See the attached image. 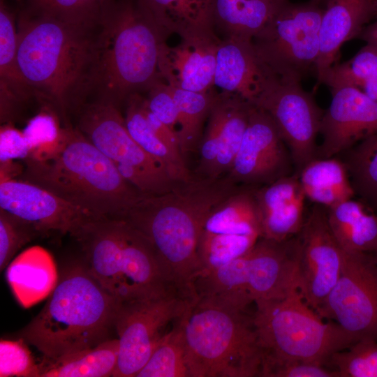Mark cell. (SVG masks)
Here are the masks:
<instances>
[{
	"label": "cell",
	"mask_w": 377,
	"mask_h": 377,
	"mask_svg": "<svg viewBox=\"0 0 377 377\" xmlns=\"http://www.w3.org/2000/svg\"><path fill=\"white\" fill-rule=\"evenodd\" d=\"M239 188L226 176L193 175L168 192L141 194L120 219L147 239L175 287L195 299V283L202 272L198 249L205 221L219 202Z\"/></svg>",
	"instance_id": "1"
},
{
	"label": "cell",
	"mask_w": 377,
	"mask_h": 377,
	"mask_svg": "<svg viewBox=\"0 0 377 377\" xmlns=\"http://www.w3.org/2000/svg\"><path fill=\"white\" fill-rule=\"evenodd\" d=\"M94 27L30 10L17 27V62L31 91L66 118L91 87Z\"/></svg>",
	"instance_id": "2"
},
{
	"label": "cell",
	"mask_w": 377,
	"mask_h": 377,
	"mask_svg": "<svg viewBox=\"0 0 377 377\" xmlns=\"http://www.w3.org/2000/svg\"><path fill=\"white\" fill-rule=\"evenodd\" d=\"M97 27L91 87L99 98L119 107L161 80L165 34L142 0H109Z\"/></svg>",
	"instance_id": "3"
},
{
	"label": "cell",
	"mask_w": 377,
	"mask_h": 377,
	"mask_svg": "<svg viewBox=\"0 0 377 377\" xmlns=\"http://www.w3.org/2000/svg\"><path fill=\"white\" fill-rule=\"evenodd\" d=\"M119 305L83 262L76 263L62 273L20 336L49 359L93 348L110 339Z\"/></svg>",
	"instance_id": "4"
},
{
	"label": "cell",
	"mask_w": 377,
	"mask_h": 377,
	"mask_svg": "<svg viewBox=\"0 0 377 377\" xmlns=\"http://www.w3.org/2000/svg\"><path fill=\"white\" fill-rule=\"evenodd\" d=\"M24 163L21 179L97 216L121 218L142 194L77 128L67 126L65 143L54 156Z\"/></svg>",
	"instance_id": "5"
},
{
	"label": "cell",
	"mask_w": 377,
	"mask_h": 377,
	"mask_svg": "<svg viewBox=\"0 0 377 377\" xmlns=\"http://www.w3.org/2000/svg\"><path fill=\"white\" fill-rule=\"evenodd\" d=\"M73 237L89 273L119 303L180 292L150 242L124 219L96 217Z\"/></svg>",
	"instance_id": "6"
},
{
	"label": "cell",
	"mask_w": 377,
	"mask_h": 377,
	"mask_svg": "<svg viewBox=\"0 0 377 377\" xmlns=\"http://www.w3.org/2000/svg\"><path fill=\"white\" fill-rule=\"evenodd\" d=\"M180 320L189 377L260 376L263 352L248 309L198 295Z\"/></svg>",
	"instance_id": "7"
},
{
	"label": "cell",
	"mask_w": 377,
	"mask_h": 377,
	"mask_svg": "<svg viewBox=\"0 0 377 377\" xmlns=\"http://www.w3.org/2000/svg\"><path fill=\"white\" fill-rule=\"evenodd\" d=\"M254 304L253 322L263 355L327 366L334 353L356 342L337 323L324 322L298 288L285 297Z\"/></svg>",
	"instance_id": "8"
},
{
	"label": "cell",
	"mask_w": 377,
	"mask_h": 377,
	"mask_svg": "<svg viewBox=\"0 0 377 377\" xmlns=\"http://www.w3.org/2000/svg\"><path fill=\"white\" fill-rule=\"evenodd\" d=\"M320 3L283 0L252 40L261 60L281 80L301 82L311 73L316 74L324 10Z\"/></svg>",
	"instance_id": "9"
},
{
	"label": "cell",
	"mask_w": 377,
	"mask_h": 377,
	"mask_svg": "<svg viewBox=\"0 0 377 377\" xmlns=\"http://www.w3.org/2000/svg\"><path fill=\"white\" fill-rule=\"evenodd\" d=\"M77 129L145 195L168 192L179 183L130 134L119 107L98 98L81 110Z\"/></svg>",
	"instance_id": "10"
},
{
	"label": "cell",
	"mask_w": 377,
	"mask_h": 377,
	"mask_svg": "<svg viewBox=\"0 0 377 377\" xmlns=\"http://www.w3.org/2000/svg\"><path fill=\"white\" fill-rule=\"evenodd\" d=\"M195 300L171 291L120 304L114 323L119 355L112 376L136 377L168 332V325L180 318Z\"/></svg>",
	"instance_id": "11"
},
{
	"label": "cell",
	"mask_w": 377,
	"mask_h": 377,
	"mask_svg": "<svg viewBox=\"0 0 377 377\" xmlns=\"http://www.w3.org/2000/svg\"><path fill=\"white\" fill-rule=\"evenodd\" d=\"M316 313L322 318L334 320L356 341H377L375 256L346 252L339 280Z\"/></svg>",
	"instance_id": "12"
},
{
	"label": "cell",
	"mask_w": 377,
	"mask_h": 377,
	"mask_svg": "<svg viewBox=\"0 0 377 377\" xmlns=\"http://www.w3.org/2000/svg\"><path fill=\"white\" fill-rule=\"evenodd\" d=\"M265 110L287 145L298 173L316 158L323 110L301 82L280 80L255 105Z\"/></svg>",
	"instance_id": "13"
},
{
	"label": "cell",
	"mask_w": 377,
	"mask_h": 377,
	"mask_svg": "<svg viewBox=\"0 0 377 377\" xmlns=\"http://www.w3.org/2000/svg\"><path fill=\"white\" fill-rule=\"evenodd\" d=\"M299 235L282 242L260 237L232 262L239 289L253 303L285 297L298 288Z\"/></svg>",
	"instance_id": "14"
},
{
	"label": "cell",
	"mask_w": 377,
	"mask_h": 377,
	"mask_svg": "<svg viewBox=\"0 0 377 377\" xmlns=\"http://www.w3.org/2000/svg\"><path fill=\"white\" fill-rule=\"evenodd\" d=\"M298 289L316 312L341 275L346 252L334 237L325 207H313L299 233Z\"/></svg>",
	"instance_id": "15"
},
{
	"label": "cell",
	"mask_w": 377,
	"mask_h": 377,
	"mask_svg": "<svg viewBox=\"0 0 377 377\" xmlns=\"http://www.w3.org/2000/svg\"><path fill=\"white\" fill-rule=\"evenodd\" d=\"M293 168L290 152L273 120L252 105L240 147L225 176L239 186L258 188L292 175Z\"/></svg>",
	"instance_id": "16"
},
{
	"label": "cell",
	"mask_w": 377,
	"mask_h": 377,
	"mask_svg": "<svg viewBox=\"0 0 377 377\" xmlns=\"http://www.w3.org/2000/svg\"><path fill=\"white\" fill-rule=\"evenodd\" d=\"M0 209L29 223L40 235L58 232L74 237L84 225L100 217L21 178L0 180Z\"/></svg>",
	"instance_id": "17"
},
{
	"label": "cell",
	"mask_w": 377,
	"mask_h": 377,
	"mask_svg": "<svg viewBox=\"0 0 377 377\" xmlns=\"http://www.w3.org/2000/svg\"><path fill=\"white\" fill-rule=\"evenodd\" d=\"M215 31L212 23L200 25L179 33L181 40L175 47L163 43L159 68L165 82L195 92L212 91L222 40Z\"/></svg>",
	"instance_id": "18"
},
{
	"label": "cell",
	"mask_w": 377,
	"mask_h": 377,
	"mask_svg": "<svg viewBox=\"0 0 377 377\" xmlns=\"http://www.w3.org/2000/svg\"><path fill=\"white\" fill-rule=\"evenodd\" d=\"M252 105L237 96L217 94L199 146L194 176L215 179L229 172L247 127Z\"/></svg>",
	"instance_id": "19"
},
{
	"label": "cell",
	"mask_w": 377,
	"mask_h": 377,
	"mask_svg": "<svg viewBox=\"0 0 377 377\" xmlns=\"http://www.w3.org/2000/svg\"><path fill=\"white\" fill-rule=\"evenodd\" d=\"M330 89L332 101L321 121L323 141L316 158L334 157L377 133V101L352 86Z\"/></svg>",
	"instance_id": "20"
},
{
	"label": "cell",
	"mask_w": 377,
	"mask_h": 377,
	"mask_svg": "<svg viewBox=\"0 0 377 377\" xmlns=\"http://www.w3.org/2000/svg\"><path fill=\"white\" fill-rule=\"evenodd\" d=\"M281 80L258 56L252 40L223 38L217 52L214 87L255 105Z\"/></svg>",
	"instance_id": "21"
},
{
	"label": "cell",
	"mask_w": 377,
	"mask_h": 377,
	"mask_svg": "<svg viewBox=\"0 0 377 377\" xmlns=\"http://www.w3.org/2000/svg\"><path fill=\"white\" fill-rule=\"evenodd\" d=\"M261 237L282 242L299 235L304 223L306 199L297 173L254 188Z\"/></svg>",
	"instance_id": "22"
},
{
	"label": "cell",
	"mask_w": 377,
	"mask_h": 377,
	"mask_svg": "<svg viewBox=\"0 0 377 377\" xmlns=\"http://www.w3.org/2000/svg\"><path fill=\"white\" fill-rule=\"evenodd\" d=\"M377 15V0H327L320 28V54L316 70L319 83L337 64L342 45L359 38Z\"/></svg>",
	"instance_id": "23"
},
{
	"label": "cell",
	"mask_w": 377,
	"mask_h": 377,
	"mask_svg": "<svg viewBox=\"0 0 377 377\" xmlns=\"http://www.w3.org/2000/svg\"><path fill=\"white\" fill-rule=\"evenodd\" d=\"M6 279L19 303L28 308L49 296L58 274L51 255L43 248H28L9 264Z\"/></svg>",
	"instance_id": "24"
},
{
	"label": "cell",
	"mask_w": 377,
	"mask_h": 377,
	"mask_svg": "<svg viewBox=\"0 0 377 377\" xmlns=\"http://www.w3.org/2000/svg\"><path fill=\"white\" fill-rule=\"evenodd\" d=\"M326 209L330 228L344 251L377 254V215L369 206L352 198Z\"/></svg>",
	"instance_id": "25"
},
{
	"label": "cell",
	"mask_w": 377,
	"mask_h": 377,
	"mask_svg": "<svg viewBox=\"0 0 377 377\" xmlns=\"http://www.w3.org/2000/svg\"><path fill=\"white\" fill-rule=\"evenodd\" d=\"M297 174L306 198L326 209L355 194L345 163L334 156L316 158Z\"/></svg>",
	"instance_id": "26"
},
{
	"label": "cell",
	"mask_w": 377,
	"mask_h": 377,
	"mask_svg": "<svg viewBox=\"0 0 377 377\" xmlns=\"http://www.w3.org/2000/svg\"><path fill=\"white\" fill-rule=\"evenodd\" d=\"M283 0H214V27L224 38L253 40Z\"/></svg>",
	"instance_id": "27"
},
{
	"label": "cell",
	"mask_w": 377,
	"mask_h": 377,
	"mask_svg": "<svg viewBox=\"0 0 377 377\" xmlns=\"http://www.w3.org/2000/svg\"><path fill=\"white\" fill-rule=\"evenodd\" d=\"M17 29L12 15L3 3L0 8L1 120L8 122L16 106L31 89L22 77L17 62Z\"/></svg>",
	"instance_id": "28"
},
{
	"label": "cell",
	"mask_w": 377,
	"mask_h": 377,
	"mask_svg": "<svg viewBox=\"0 0 377 377\" xmlns=\"http://www.w3.org/2000/svg\"><path fill=\"white\" fill-rule=\"evenodd\" d=\"M119 355L118 339H109L95 347L46 358L40 364V377H108L115 371Z\"/></svg>",
	"instance_id": "29"
},
{
	"label": "cell",
	"mask_w": 377,
	"mask_h": 377,
	"mask_svg": "<svg viewBox=\"0 0 377 377\" xmlns=\"http://www.w3.org/2000/svg\"><path fill=\"white\" fill-rule=\"evenodd\" d=\"M127 102L124 117L127 128L139 145L167 171L170 177L178 182L192 179L186 160L172 153L154 133L149 124L145 111V98L135 94Z\"/></svg>",
	"instance_id": "30"
},
{
	"label": "cell",
	"mask_w": 377,
	"mask_h": 377,
	"mask_svg": "<svg viewBox=\"0 0 377 377\" xmlns=\"http://www.w3.org/2000/svg\"><path fill=\"white\" fill-rule=\"evenodd\" d=\"M178 109L177 135L184 158L198 152L202 138V128L207 120L217 94L195 92L172 87Z\"/></svg>",
	"instance_id": "31"
},
{
	"label": "cell",
	"mask_w": 377,
	"mask_h": 377,
	"mask_svg": "<svg viewBox=\"0 0 377 377\" xmlns=\"http://www.w3.org/2000/svg\"><path fill=\"white\" fill-rule=\"evenodd\" d=\"M319 83L330 89L352 86L377 101V44L366 43L349 60L329 68Z\"/></svg>",
	"instance_id": "32"
},
{
	"label": "cell",
	"mask_w": 377,
	"mask_h": 377,
	"mask_svg": "<svg viewBox=\"0 0 377 377\" xmlns=\"http://www.w3.org/2000/svg\"><path fill=\"white\" fill-rule=\"evenodd\" d=\"M165 35L212 23L214 0H142ZM214 25V24H213Z\"/></svg>",
	"instance_id": "33"
},
{
	"label": "cell",
	"mask_w": 377,
	"mask_h": 377,
	"mask_svg": "<svg viewBox=\"0 0 377 377\" xmlns=\"http://www.w3.org/2000/svg\"><path fill=\"white\" fill-rule=\"evenodd\" d=\"M181 318L163 336L136 377H189Z\"/></svg>",
	"instance_id": "34"
},
{
	"label": "cell",
	"mask_w": 377,
	"mask_h": 377,
	"mask_svg": "<svg viewBox=\"0 0 377 377\" xmlns=\"http://www.w3.org/2000/svg\"><path fill=\"white\" fill-rule=\"evenodd\" d=\"M347 151L343 162L355 194L377 204V133Z\"/></svg>",
	"instance_id": "35"
},
{
	"label": "cell",
	"mask_w": 377,
	"mask_h": 377,
	"mask_svg": "<svg viewBox=\"0 0 377 377\" xmlns=\"http://www.w3.org/2000/svg\"><path fill=\"white\" fill-rule=\"evenodd\" d=\"M22 131L31 147L29 158L36 161L54 156L63 147L67 136V126L61 128L57 114L49 110L33 117Z\"/></svg>",
	"instance_id": "36"
},
{
	"label": "cell",
	"mask_w": 377,
	"mask_h": 377,
	"mask_svg": "<svg viewBox=\"0 0 377 377\" xmlns=\"http://www.w3.org/2000/svg\"><path fill=\"white\" fill-rule=\"evenodd\" d=\"M327 366L339 377H377V341H357L334 353Z\"/></svg>",
	"instance_id": "37"
},
{
	"label": "cell",
	"mask_w": 377,
	"mask_h": 377,
	"mask_svg": "<svg viewBox=\"0 0 377 377\" xmlns=\"http://www.w3.org/2000/svg\"><path fill=\"white\" fill-rule=\"evenodd\" d=\"M31 10L94 27L109 0H29Z\"/></svg>",
	"instance_id": "38"
},
{
	"label": "cell",
	"mask_w": 377,
	"mask_h": 377,
	"mask_svg": "<svg viewBox=\"0 0 377 377\" xmlns=\"http://www.w3.org/2000/svg\"><path fill=\"white\" fill-rule=\"evenodd\" d=\"M40 235L31 225L0 209L1 271L21 247Z\"/></svg>",
	"instance_id": "39"
},
{
	"label": "cell",
	"mask_w": 377,
	"mask_h": 377,
	"mask_svg": "<svg viewBox=\"0 0 377 377\" xmlns=\"http://www.w3.org/2000/svg\"><path fill=\"white\" fill-rule=\"evenodd\" d=\"M40 364L35 362L23 339L17 341L1 340V377H40Z\"/></svg>",
	"instance_id": "40"
},
{
	"label": "cell",
	"mask_w": 377,
	"mask_h": 377,
	"mask_svg": "<svg viewBox=\"0 0 377 377\" xmlns=\"http://www.w3.org/2000/svg\"><path fill=\"white\" fill-rule=\"evenodd\" d=\"M263 377H339L326 365L300 360L262 356Z\"/></svg>",
	"instance_id": "41"
},
{
	"label": "cell",
	"mask_w": 377,
	"mask_h": 377,
	"mask_svg": "<svg viewBox=\"0 0 377 377\" xmlns=\"http://www.w3.org/2000/svg\"><path fill=\"white\" fill-rule=\"evenodd\" d=\"M148 90L149 95L145 98L147 108L162 122L177 133L178 109L172 86L159 80Z\"/></svg>",
	"instance_id": "42"
},
{
	"label": "cell",
	"mask_w": 377,
	"mask_h": 377,
	"mask_svg": "<svg viewBox=\"0 0 377 377\" xmlns=\"http://www.w3.org/2000/svg\"><path fill=\"white\" fill-rule=\"evenodd\" d=\"M31 156V147L23 133L11 123L1 126L0 163H8L16 159L26 160Z\"/></svg>",
	"instance_id": "43"
},
{
	"label": "cell",
	"mask_w": 377,
	"mask_h": 377,
	"mask_svg": "<svg viewBox=\"0 0 377 377\" xmlns=\"http://www.w3.org/2000/svg\"><path fill=\"white\" fill-rule=\"evenodd\" d=\"M145 111L147 121L157 136L172 153L184 158L181 152L177 133L173 131L149 111L146 105L145 98Z\"/></svg>",
	"instance_id": "44"
},
{
	"label": "cell",
	"mask_w": 377,
	"mask_h": 377,
	"mask_svg": "<svg viewBox=\"0 0 377 377\" xmlns=\"http://www.w3.org/2000/svg\"><path fill=\"white\" fill-rule=\"evenodd\" d=\"M359 38L366 43L377 44V15L362 31Z\"/></svg>",
	"instance_id": "45"
},
{
	"label": "cell",
	"mask_w": 377,
	"mask_h": 377,
	"mask_svg": "<svg viewBox=\"0 0 377 377\" xmlns=\"http://www.w3.org/2000/svg\"><path fill=\"white\" fill-rule=\"evenodd\" d=\"M317 1H318L320 2H323V1L326 2L327 0H317Z\"/></svg>",
	"instance_id": "46"
},
{
	"label": "cell",
	"mask_w": 377,
	"mask_h": 377,
	"mask_svg": "<svg viewBox=\"0 0 377 377\" xmlns=\"http://www.w3.org/2000/svg\"><path fill=\"white\" fill-rule=\"evenodd\" d=\"M374 256H375V258H376V260H377V254H376V255H374Z\"/></svg>",
	"instance_id": "47"
}]
</instances>
